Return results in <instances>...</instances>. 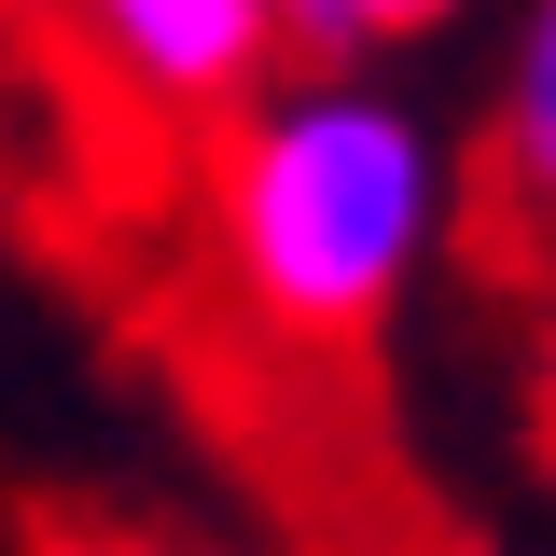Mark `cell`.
Segmentation results:
<instances>
[{
	"instance_id": "3",
	"label": "cell",
	"mask_w": 556,
	"mask_h": 556,
	"mask_svg": "<svg viewBox=\"0 0 556 556\" xmlns=\"http://www.w3.org/2000/svg\"><path fill=\"white\" fill-rule=\"evenodd\" d=\"M501 167H515V195L556 223V0H529V28H515V84H501Z\"/></svg>"
},
{
	"instance_id": "5",
	"label": "cell",
	"mask_w": 556,
	"mask_h": 556,
	"mask_svg": "<svg viewBox=\"0 0 556 556\" xmlns=\"http://www.w3.org/2000/svg\"><path fill=\"white\" fill-rule=\"evenodd\" d=\"M543 445H556V348H543Z\"/></svg>"
},
{
	"instance_id": "1",
	"label": "cell",
	"mask_w": 556,
	"mask_h": 556,
	"mask_svg": "<svg viewBox=\"0 0 556 556\" xmlns=\"http://www.w3.org/2000/svg\"><path fill=\"white\" fill-rule=\"evenodd\" d=\"M431 223H445V153L376 84L265 98L223 153V265L278 334H376L431 265Z\"/></svg>"
},
{
	"instance_id": "6",
	"label": "cell",
	"mask_w": 556,
	"mask_h": 556,
	"mask_svg": "<svg viewBox=\"0 0 556 556\" xmlns=\"http://www.w3.org/2000/svg\"><path fill=\"white\" fill-rule=\"evenodd\" d=\"M84 556H181V543H84Z\"/></svg>"
},
{
	"instance_id": "4",
	"label": "cell",
	"mask_w": 556,
	"mask_h": 556,
	"mask_svg": "<svg viewBox=\"0 0 556 556\" xmlns=\"http://www.w3.org/2000/svg\"><path fill=\"white\" fill-rule=\"evenodd\" d=\"M459 0H278V28L306 42H404V28H445Z\"/></svg>"
},
{
	"instance_id": "2",
	"label": "cell",
	"mask_w": 556,
	"mask_h": 556,
	"mask_svg": "<svg viewBox=\"0 0 556 556\" xmlns=\"http://www.w3.org/2000/svg\"><path fill=\"white\" fill-rule=\"evenodd\" d=\"M84 14V42L126 70L139 98H237L251 70H265V28H278V0H70Z\"/></svg>"
}]
</instances>
